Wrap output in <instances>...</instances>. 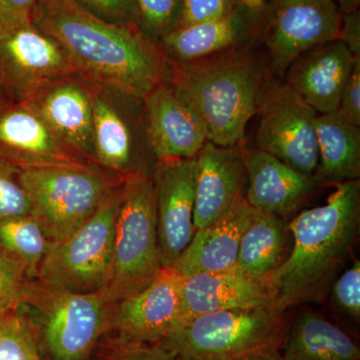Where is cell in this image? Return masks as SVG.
<instances>
[{
  "instance_id": "obj_1",
  "label": "cell",
  "mask_w": 360,
  "mask_h": 360,
  "mask_svg": "<svg viewBox=\"0 0 360 360\" xmlns=\"http://www.w3.org/2000/svg\"><path fill=\"white\" fill-rule=\"evenodd\" d=\"M33 23L63 47L77 77L92 86L143 101L165 82L167 59L141 28L101 20L75 0H40Z\"/></svg>"
},
{
  "instance_id": "obj_2",
  "label": "cell",
  "mask_w": 360,
  "mask_h": 360,
  "mask_svg": "<svg viewBox=\"0 0 360 360\" xmlns=\"http://www.w3.org/2000/svg\"><path fill=\"white\" fill-rule=\"evenodd\" d=\"M276 77L257 45L221 52L191 63L167 61V82L202 118L208 141L243 143L264 92Z\"/></svg>"
},
{
  "instance_id": "obj_3",
  "label": "cell",
  "mask_w": 360,
  "mask_h": 360,
  "mask_svg": "<svg viewBox=\"0 0 360 360\" xmlns=\"http://www.w3.org/2000/svg\"><path fill=\"white\" fill-rule=\"evenodd\" d=\"M326 205L304 210L288 225L290 255L272 274L277 307L285 311L322 300L352 252L360 224V181L335 184Z\"/></svg>"
},
{
  "instance_id": "obj_4",
  "label": "cell",
  "mask_w": 360,
  "mask_h": 360,
  "mask_svg": "<svg viewBox=\"0 0 360 360\" xmlns=\"http://www.w3.org/2000/svg\"><path fill=\"white\" fill-rule=\"evenodd\" d=\"M21 307L32 312V316L25 317L34 331L41 356L47 360H89L108 333L112 305L103 291L71 292L37 279L28 281Z\"/></svg>"
},
{
  "instance_id": "obj_5",
  "label": "cell",
  "mask_w": 360,
  "mask_h": 360,
  "mask_svg": "<svg viewBox=\"0 0 360 360\" xmlns=\"http://www.w3.org/2000/svg\"><path fill=\"white\" fill-rule=\"evenodd\" d=\"M161 267L155 184L151 174L125 177L116 219L110 279L103 291L111 305L139 293Z\"/></svg>"
},
{
  "instance_id": "obj_6",
  "label": "cell",
  "mask_w": 360,
  "mask_h": 360,
  "mask_svg": "<svg viewBox=\"0 0 360 360\" xmlns=\"http://www.w3.org/2000/svg\"><path fill=\"white\" fill-rule=\"evenodd\" d=\"M277 305L219 310L180 322L161 341L179 357L234 360L281 350L288 323Z\"/></svg>"
},
{
  "instance_id": "obj_7",
  "label": "cell",
  "mask_w": 360,
  "mask_h": 360,
  "mask_svg": "<svg viewBox=\"0 0 360 360\" xmlns=\"http://www.w3.org/2000/svg\"><path fill=\"white\" fill-rule=\"evenodd\" d=\"M127 176L104 172L94 165L20 172L21 184L32 203V215L51 243L63 240L82 226Z\"/></svg>"
},
{
  "instance_id": "obj_8",
  "label": "cell",
  "mask_w": 360,
  "mask_h": 360,
  "mask_svg": "<svg viewBox=\"0 0 360 360\" xmlns=\"http://www.w3.org/2000/svg\"><path fill=\"white\" fill-rule=\"evenodd\" d=\"M123 182L105 196L96 212L77 231L51 243L37 281L71 292H98L105 288L112 264Z\"/></svg>"
},
{
  "instance_id": "obj_9",
  "label": "cell",
  "mask_w": 360,
  "mask_h": 360,
  "mask_svg": "<svg viewBox=\"0 0 360 360\" xmlns=\"http://www.w3.org/2000/svg\"><path fill=\"white\" fill-rule=\"evenodd\" d=\"M255 148L307 175L319 167L316 112L285 82L274 79L258 106Z\"/></svg>"
},
{
  "instance_id": "obj_10",
  "label": "cell",
  "mask_w": 360,
  "mask_h": 360,
  "mask_svg": "<svg viewBox=\"0 0 360 360\" xmlns=\"http://www.w3.org/2000/svg\"><path fill=\"white\" fill-rule=\"evenodd\" d=\"M77 77L63 47L30 22L0 32V92L23 103L47 84Z\"/></svg>"
},
{
  "instance_id": "obj_11",
  "label": "cell",
  "mask_w": 360,
  "mask_h": 360,
  "mask_svg": "<svg viewBox=\"0 0 360 360\" xmlns=\"http://www.w3.org/2000/svg\"><path fill=\"white\" fill-rule=\"evenodd\" d=\"M342 13L335 0H276L266 7L260 41L276 77L305 51L340 39Z\"/></svg>"
},
{
  "instance_id": "obj_12",
  "label": "cell",
  "mask_w": 360,
  "mask_h": 360,
  "mask_svg": "<svg viewBox=\"0 0 360 360\" xmlns=\"http://www.w3.org/2000/svg\"><path fill=\"white\" fill-rule=\"evenodd\" d=\"M182 279L174 267L161 266L144 290L111 307L106 333L130 342H161L181 319Z\"/></svg>"
},
{
  "instance_id": "obj_13",
  "label": "cell",
  "mask_w": 360,
  "mask_h": 360,
  "mask_svg": "<svg viewBox=\"0 0 360 360\" xmlns=\"http://www.w3.org/2000/svg\"><path fill=\"white\" fill-rule=\"evenodd\" d=\"M151 177L161 266L174 267L195 233L194 158L156 161Z\"/></svg>"
},
{
  "instance_id": "obj_14",
  "label": "cell",
  "mask_w": 360,
  "mask_h": 360,
  "mask_svg": "<svg viewBox=\"0 0 360 360\" xmlns=\"http://www.w3.org/2000/svg\"><path fill=\"white\" fill-rule=\"evenodd\" d=\"M144 131L156 161L191 160L208 141L200 115L167 82L143 99Z\"/></svg>"
},
{
  "instance_id": "obj_15",
  "label": "cell",
  "mask_w": 360,
  "mask_h": 360,
  "mask_svg": "<svg viewBox=\"0 0 360 360\" xmlns=\"http://www.w3.org/2000/svg\"><path fill=\"white\" fill-rule=\"evenodd\" d=\"M0 160L20 172L92 165L65 146L25 101L0 108Z\"/></svg>"
},
{
  "instance_id": "obj_16",
  "label": "cell",
  "mask_w": 360,
  "mask_h": 360,
  "mask_svg": "<svg viewBox=\"0 0 360 360\" xmlns=\"http://www.w3.org/2000/svg\"><path fill=\"white\" fill-rule=\"evenodd\" d=\"M266 7L253 11L239 2L231 13L217 20L181 26L158 41L172 63H191L243 47L262 39Z\"/></svg>"
},
{
  "instance_id": "obj_17",
  "label": "cell",
  "mask_w": 360,
  "mask_h": 360,
  "mask_svg": "<svg viewBox=\"0 0 360 360\" xmlns=\"http://www.w3.org/2000/svg\"><path fill=\"white\" fill-rule=\"evenodd\" d=\"M245 144L219 146L207 141L194 158L193 224L200 231L245 198Z\"/></svg>"
},
{
  "instance_id": "obj_18",
  "label": "cell",
  "mask_w": 360,
  "mask_h": 360,
  "mask_svg": "<svg viewBox=\"0 0 360 360\" xmlns=\"http://www.w3.org/2000/svg\"><path fill=\"white\" fill-rule=\"evenodd\" d=\"M25 103L71 150L97 165L94 160L91 94L87 82L78 77L63 78L47 84Z\"/></svg>"
},
{
  "instance_id": "obj_19",
  "label": "cell",
  "mask_w": 360,
  "mask_h": 360,
  "mask_svg": "<svg viewBox=\"0 0 360 360\" xmlns=\"http://www.w3.org/2000/svg\"><path fill=\"white\" fill-rule=\"evenodd\" d=\"M181 303L180 322L219 310L277 305V293L271 279L248 276L234 267L184 276Z\"/></svg>"
},
{
  "instance_id": "obj_20",
  "label": "cell",
  "mask_w": 360,
  "mask_h": 360,
  "mask_svg": "<svg viewBox=\"0 0 360 360\" xmlns=\"http://www.w3.org/2000/svg\"><path fill=\"white\" fill-rule=\"evenodd\" d=\"M355 56L340 39L316 45L293 61L285 84L319 115L338 110Z\"/></svg>"
},
{
  "instance_id": "obj_21",
  "label": "cell",
  "mask_w": 360,
  "mask_h": 360,
  "mask_svg": "<svg viewBox=\"0 0 360 360\" xmlns=\"http://www.w3.org/2000/svg\"><path fill=\"white\" fill-rule=\"evenodd\" d=\"M245 198L255 210L285 217L309 200L319 186L314 175L293 169L262 149L245 148Z\"/></svg>"
},
{
  "instance_id": "obj_22",
  "label": "cell",
  "mask_w": 360,
  "mask_h": 360,
  "mask_svg": "<svg viewBox=\"0 0 360 360\" xmlns=\"http://www.w3.org/2000/svg\"><path fill=\"white\" fill-rule=\"evenodd\" d=\"M255 212L245 198H241L224 217L195 231L174 269L182 276L234 269L241 238Z\"/></svg>"
},
{
  "instance_id": "obj_23",
  "label": "cell",
  "mask_w": 360,
  "mask_h": 360,
  "mask_svg": "<svg viewBox=\"0 0 360 360\" xmlns=\"http://www.w3.org/2000/svg\"><path fill=\"white\" fill-rule=\"evenodd\" d=\"M319 186L338 184L360 177V127L340 111L316 116Z\"/></svg>"
},
{
  "instance_id": "obj_24",
  "label": "cell",
  "mask_w": 360,
  "mask_h": 360,
  "mask_svg": "<svg viewBox=\"0 0 360 360\" xmlns=\"http://www.w3.org/2000/svg\"><path fill=\"white\" fill-rule=\"evenodd\" d=\"M281 352L285 360H360V348L350 335L314 311H303L288 323Z\"/></svg>"
},
{
  "instance_id": "obj_25",
  "label": "cell",
  "mask_w": 360,
  "mask_h": 360,
  "mask_svg": "<svg viewBox=\"0 0 360 360\" xmlns=\"http://www.w3.org/2000/svg\"><path fill=\"white\" fill-rule=\"evenodd\" d=\"M106 94L104 90L90 85L96 165L122 176L141 172L134 165V139L131 129Z\"/></svg>"
},
{
  "instance_id": "obj_26",
  "label": "cell",
  "mask_w": 360,
  "mask_h": 360,
  "mask_svg": "<svg viewBox=\"0 0 360 360\" xmlns=\"http://www.w3.org/2000/svg\"><path fill=\"white\" fill-rule=\"evenodd\" d=\"M283 217L257 210L241 238L236 269L257 278H270L283 264L288 240Z\"/></svg>"
},
{
  "instance_id": "obj_27",
  "label": "cell",
  "mask_w": 360,
  "mask_h": 360,
  "mask_svg": "<svg viewBox=\"0 0 360 360\" xmlns=\"http://www.w3.org/2000/svg\"><path fill=\"white\" fill-rule=\"evenodd\" d=\"M49 246L51 241L32 215L0 220V255L27 281L37 279Z\"/></svg>"
},
{
  "instance_id": "obj_28",
  "label": "cell",
  "mask_w": 360,
  "mask_h": 360,
  "mask_svg": "<svg viewBox=\"0 0 360 360\" xmlns=\"http://www.w3.org/2000/svg\"><path fill=\"white\" fill-rule=\"evenodd\" d=\"M0 360H42L34 331L20 309L0 314Z\"/></svg>"
},
{
  "instance_id": "obj_29",
  "label": "cell",
  "mask_w": 360,
  "mask_h": 360,
  "mask_svg": "<svg viewBox=\"0 0 360 360\" xmlns=\"http://www.w3.org/2000/svg\"><path fill=\"white\" fill-rule=\"evenodd\" d=\"M141 30L160 41L179 26L182 0H134Z\"/></svg>"
},
{
  "instance_id": "obj_30",
  "label": "cell",
  "mask_w": 360,
  "mask_h": 360,
  "mask_svg": "<svg viewBox=\"0 0 360 360\" xmlns=\"http://www.w3.org/2000/svg\"><path fill=\"white\" fill-rule=\"evenodd\" d=\"M32 215V203L21 184L20 170L0 160V220Z\"/></svg>"
},
{
  "instance_id": "obj_31",
  "label": "cell",
  "mask_w": 360,
  "mask_h": 360,
  "mask_svg": "<svg viewBox=\"0 0 360 360\" xmlns=\"http://www.w3.org/2000/svg\"><path fill=\"white\" fill-rule=\"evenodd\" d=\"M99 360H177L174 350L162 343L130 342L110 338Z\"/></svg>"
},
{
  "instance_id": "obj_32",
  "label": "cell",
  "mask_w": 360,
  "mask_h": 360,
  "mask_svg": "<svg viewBox=\"0 0 360 360\" xmlns=\"http://www.w3.org/2000/svg\"><path fill=\"white\" fill-rule=\"evenodd\" d=\"M75 1L101 20L116 25L141 30L134 0H75Z\"/></svg>"
},
{
  "instance_id": "obj_33",
  "label": "cell",
  "mask_w": 360,
  "mask_h": 360,
  "mask_svg": "<svg viewBox=\"0 0 360 360\" xmlns=\"http://www.w3.org/2000/svg\"><path fill=\"white\" fill-rule=\"evenodd\" d=\"M27 279L0 255V314L20 309L25 302Z\"/></svg>"
},
{
  "instance_id": "obj_34",
  "label": "cell",
  "mask_w": 360,
  "mask_h": 360,
  "mask_svg": "<svg viewBox=\"0 0 360 360\" xmlns=\"http://www.w3.org/2000/svg\"><path fill=\"white\" fill-rule=\"evenodd\" d=\"M333 302L341 311L359 321L360 319V262L345 270L333 288Z\"/></svg>"
},
{
  "instance_id": "obj_35",
  "label": "cell",
  "mask_w": 360,
  "mask_h": 360,
  "mask_svg": "<svg viewBox=\"0 0 360 360\" xmlns=\"http://www.w3.org/2000/svg\"><path fill=\"white\" fill-rule=\"evenodd\" d=\"M239 2L240 0H182L179 27L217 20L231 13Z\"/></svg>"
},
{
  "instance_id": "obj_36",
  "label": "cell",
  "mask_w": 360,
  "mask_h": 360,
  "mask_svg": "<svg viewBox=\"0 0 360 360\" xmlns=\"http://www.w3.org/2000/svg\"><path fill=\"white\" fill-rule=\"evenodd\" d=\"M338 111L360 127V58H355L352 72L341 94Z\"/></svg>"
},
{
  "instance_id": "obj_37",
  "label": "cell",
  "mask_w": 360,
  "mask_h": 360,
  "mask_svg": "<svg viewBox=\"0 0 360 360\" xmlns=\"http://www.w3.org/2000/svg\"><path fill=\"white\" fill-rule=\"evenodd\" d=\"M40 0H0V32L33 21Z\"/></svg>"
},
{
  "instance_id": "obj_38",
  "label": "cell",
  "mask_w": 360,
  "mask_h": 360,
  "mask_svg": "<svg viewBox=\"0 0 360 360\" xmlns=\"http://www.w3.org/2000/svg\"><path fill=\"white\" fill-rule=\"evenodd\" d=\"M355 58H360V14L354 11L342 14L340 39Z\"/></svg>"
},
{
  "instance_id": "obj_39",
  "label": "cell",
  "mask_w": 360,
  "mask_h": 360,
  "mask_svg": "<svg viewBox=\"0 0 360 360\" xmlns=\"http://www.w3.org/2000/svg\"><path fill=\"white\" fill-rule=\"evenodd\" d=\"M234 360H285L281 354V350L272 349L265 352H257V354L246 355L240 359Z\"/></svg>"
},
{
  "instance_id": "obj_40",
  "label": "cell",
  "mask_w": 360,
  "mask_h": 360,
  "mask_svg": "<svg viewBox=\"0 0 360 360\" xmlns=\"http://www.w3.org/2000/svg\"><path fill=\"white\" fill-rule=\"evenodd\" d=\"M335 1L342 14L359 11L360 0H335Z\"/></svg>"
},
{
  "instance_id": "obj_41",
  "label": "cell",
  "mask_w": 360,
  "mask_h": 360,
  "mask_svg": "<svg viewBox=\"0 0 360 360\" xmlns=\"http://www.w3.org/2000/svg\"><path fill=\"white\" fill-rule=\"evenodd\" d=\"M177 360H220L215 359H206V357H179Z\"/></svg>"
},
{
  "instance_id": "obj_42",
  "label": "cell",
  "mask_w": 360,
  "mask_h": 360,
  "mask_svg": "<svg viewBox=\"0 0 360 360\" xmlns=\"http://www.w3.org/2000/svg\"><path fill=\"white\" fill-rule=\"evenodd\" d=\"M7 103H9V101H7L6 97L2 96L1 92H0V108H1L2 106L6 105Z\"/></svg>"
}]
</instances>
